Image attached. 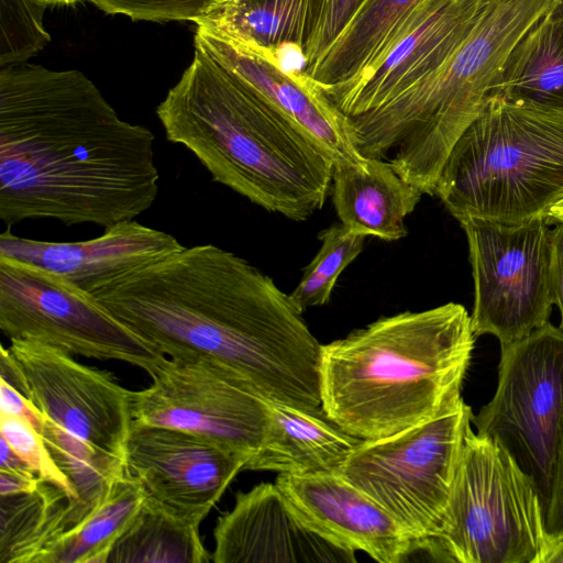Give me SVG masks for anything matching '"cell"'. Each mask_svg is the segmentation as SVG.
I'll return each instance as SVG.
<instances>
[{"instance_id":"cell-20","label":"cell","mask_w":563,"mask_h":563,"mask_svg":"<svg viewBox=\"0 0 563 563\" xmlns=\"http://www.w3.org/2000/svg\"><path fill=\"white\" fill-rule=\"evenodd\" d=\"M331 194L342 225L385 241L407 235L405 219L423 195L390 163L364 156L356 163L334 164Z\"/></svg>"},{"instance_id":"cell-40","label":"cell","mask_w":563,"mask_h":563,"mask_svg":"<svg viewBox=\"0 0 563 563\" xmlns=\"http://www.w3.org/2000/svg\"><path fill=\"white\" fill-rule=\"evenodd\" d=\"M549 223H563V199L551 207L547 217Z\"/></svg>"},{"instance_id":"cell-18","label":"cell","mask_w":563,"mask_h":563,"mask_svg":"<svg viewBox=\"0 0 563 563\" xmlns=\"http://www.w3.org/2000/svg\"><path fill=\"white\" fill-rule=\"evenodd\" d=\"M275 483L308 527L343 548L380 563H399L418 551L384 508L338 473H282Z\"/></svg>"},{"instance_id":"cell-3","label":"cell","mask_w":563,"mask_h":563,"mask_svg":"<svg viewBox=\"0 0 563 563\" xmlns=\"http://www.w3.org/2000/svg\"><path fill=\"white\" fill-rule=\"evenodd\" d=\"M156 113L166 139L190 151L213 181L294 221L323 207L333 161L202 49L195 47Z\"/></svg>"},{"instance_id":"cell-7","label":"cell","mask_w":563,"mask_h":563,"mask_svg":"<svg viewBox=\"0 0 563 563\" xmlns=\"http://www.w3.org/2000/svg\"><path fill=\"white\" fill-rule=\"evenodd\" d=\"M533 478L497 440L468 428L448 507L422 551L451 563H536L547 537Z\"/></svg>"},{"instance_id":"cell-34","label":"cell","mask_w":563,"mask_h":563,"mask_svg":"<svg viewBox=\"0 0 563 563\" xmlns=\"http://www.w3.org/2000/svg\"><path fill=\"white\" fill-rule=\"evenodd\" d=\"M544 519L548 532H563V430L553 466Z\"/></svg>"},{"instance_id":"cell-28","label":"cell","mask_w":563,"mask_h":563,"mask_svg":"<svg viewBox=\"0 0 563 563\" xmlns=\"http://www.w3.org/2000/svg\"><path fill=\"white\" fill-rule=\"evenodd\" d=\"M38 433L56 465L76 492L69 512L71 529L95 510L109 495L113 485L126 474L125 462L96 449L44 415Z\"/></svg>"},{"instance_id":"cell-10","label":"cell","mask_w":563,"mask_h":563,"mask_svg":"<svg viewBox=\"0 0 563 563\" xmlns=\"http://www.w3.org/2000/svg\"><path fill=\"white\" fill-rule=\"evenodd\" d=\"M476 432L501 443L533 478L545 509L563 430V330L550 322L500 346L493 398Z\"/></svg>"},{"instance_id":"cell-27","label":"cell","mask_w":563,"mask_h":563,"mask_svg":"<svg viewBox=\"0 0 563 563\" xmlns=\"http://www.w3.org/2000/svg\"><path fill=\"white\" fill-rule=\"evenodd\" d=\"M207 563L211 562L199 527L150 498L130 527L114 542L107 563Z\"/></svg>"},{"instance_id":"cell-22","label":"cell","mask_w":563,"mask_h":563,"mask_svg":"<svg viewBox=\"0 0 563 563\" xmlns=\"http://www.w3.org/2000/svg\"><path fill=\"white\" fill-rule=\"evenodd\" d=\"M325 4L327 0H218L195 23L221 38L278 57L282 64L285 51L305 64Z\"/></svg>"},{"instance_id":"cell-31","label":"cell","mask_w":563,"mask_h":563,"mask_svg":"<svg viewBox=\"0 0 563 563\" xmlns=\"http://www.w3.org/2000/svg\"><path fill=\"white\" fill-rule=\"evenodd\" d=\"M0 433L38 479L62 488L73 500L76 499L69 479L56 465L42 435L29 421L0 413Z\"/></svg>"},{"instance_id":"cell-8","label":"cell","mask_w":563,"mask_h":563,"mask_svg":"<svg viewBox=\"0 0 563 563\" xmlns=\"http://www.w3.org/2000/svg\"><path fill=\"white\" fill-rule=\"evenodd\" d=\"M473 415L461 397L428 421L362 440L338 474L384 508L422 551L448 507Z\"/></svg>"},{"instance_id":"cell-24","label":"cell","mask_w":563,"mask_h":563,"mask_svg":"<svg viewBox=\"0 0 563 563\" xmlns=\"http://www.w3.org/2000/svg\"><path fill=\"white\" fill-rule=\"evenodd\" d=\"M423 0H364L350 22L310 68L303 70L320 86L344 82L386 46L397 27Z\"/></svg>"},{"instance_id":"cell-42","label":"cell","mask_w":563,"mask_h":563,"mask_svg":"<svg viewBox=\"0 0 563 563\" xmlns=\"http://www.w3.org/2000/svg\"><path fill=\"white\" fill-rule=\"evenodd\" d=\"M42 5H68L77 2L92 1V0H34Z\"/></svg>"},{"instance_id":"cell-4","label":"cell","mask_w":563,"mask_h":563,"mask_svg":"<svg viewBox=\"0 0 563 563\" xmlns=\"http://www.w3.org/2000/svg\"><path fill=\"white\" fill-rule=\"evenodd\" d=\"M475 340L460 303L382 317L321 345V409L361 440L428 421L462 397Z\"/></svg>"},{"instance_id":"cell-6","label":"cell","mask_w":563,"mask_h":563,"mask_svg":"<svg viewBox=\"0 0 563 563\" xmlns=\"http://www.w3.org/2000/svg\"><path fill=\"white\" fill-rule=\"evenodd\" d=\"M435 196L459 221L547 219L563 199V113L487 98L452 147Z\"/></svg>"},{"instance_id":"cell-15","label":"cell","mask_w":563,"mask_h":563,"mask_svg":"<svg viewBox=\"0 0 563 563\" xmlns=\"http://www.w3.org/2000/svg\"><path fill=\"white\" fill-rule=\"evenodd\" d=\"M250 459L179 429L132 426L124 461L147 498L200 527Z\"/></svg>"},{"instance_id":"cell-2","label":"cell","mask_w":563,"mask_h":563,"mask_svg":"<svg viewBox=\"0 0 563 563\" xmlns=\"http://www.w3.org/2000/svg\"><path fill=\"white\" fill-rule=\"evenodd\" d=\"M91 295L167 357H203L268 400L321 408L322 344L290 295L230 251L184 246Z\"/></svg>"},{"instance_id":"cell-1","label":"cell","mask_w":563,"mask_h":563,"mask_svg":"<svg viewBox=\"0 0 563 563\" xmlns=\"http://www.w3.org/2000/svg\"><path fill=\"white\" fill-rule=\"evenodd\" d=\"M154 134L119 118L79 70L0 67V220L103 229L158 195Z\"/></svg>"},{"instance_id":"cell-9","label":"cell","mask_w":563,"mask_h":563,"mask_svg":"<svg viewBox=\"0 0 563 563\" xmlns=\"http://www.w3.org/2000/svg\"><path fill=\"white\" fill-rule=\"evenodd\" d=\"M0 329L10 340L125 362L150 375L167 357L118 321L91 294L51 271L3 256Z\"/></svg>"},{"instance_id":"cell-25","label":"cell","mask_w":563,"mask_h":563,"mask_svg":"<svg viewBox=\"0 0 563 563\" xmlns=\"http://www.w3.org/2000/svg\"><path fill=\"white\" fill-rule=\"evenodd\" d=\"M71 501L65 490L43 481L32 492L1 496L0 563H36L69 529Z\"/></svg>"},{"instance_id":"cell-39","label":"cell","mask_w":563,"mask_h":563,"mask_svg":"<svg viewBox=\"0 0 563 563\" xmlns=\"http://www.w3.org/2000/svg\"><path fill=\"white\" fill-rule=\"evenodd\" d=\"M0 470L36 477L29 465L12 450L3 438H1L0 445Z\"/></svg>"},{"instance_id":"cell-17","label":"cell","mask_w":563,"mask_h":563,"mask_svg":"<svg viewBox=\"0 0 563 563\" xmlns=\"http://www.w3.org/2000/svg\"><path fill=\"white\" fill-rule=\"evenodd\" d=\"M195 47L210 55L278 110L338 163L358 153L346 117L303 70H287L278 57L227 41L197 27Z\"/></svg>"},{"instance_id":"cell-12","label":"cell","mask_w":563,"mask_h":563,"mask_svg":"<svg viewBox=\"0 0 563 563\" xmlns=\"http://www.w3.org/2000/svg\"><path fill=\"white\" fill-rule=\"evenodd\" d=\"M152 384L132 390V426L179 429L251 457L268 424V399L228 367L203 357H166Z\"/></svg>"},{"instance_id":"cell-33","label":"cell","mask_w":563,"mask_h":563,"mask_svg":"<svg viewBox=\"0 0 563 563\" xmlns=\"http://www.w3.org/2000/svg\"><path fill=\"white\" fill-rule=\"evenodd\" d=\"M364 0H327L325 9L305 57V68H310L333 43L350 22Z\"/></svg>"},{"instance_id":"cell-41","label":"cell","mask_w":563,"mask_h":563,"mask_svg":"<svg viewBox=\"0 0 563 563\" xmlns=\"http://www.w3.org/2000/svg\"><path fill=\"white\" fill-rule=\"evenodd\" d=\"M547 13L555 19H563V0H553Z\"/></svg>"},{"instance_id":"cell-32","label":"cell","mask_w":563,"mask_h":563,"mask_svg":"<svg viewBox=\"0 0 563 563\" xmlns=\"http://www.w3.org/2000/svg\"><path fill=\"white\" fill-rule=\"evenodd\" d=\"M218 0H92L108 14L155 22L198 21Z\"/></svg>"},{"instance_id":"cell-11","label":"cell","mask_w":563,"mask_h":563,"mask_svg":"<svg viewBox=\"0 0 563 563\" xmlns=\"http://www.w3.org/2000/svg\"><path fill=\"white\" fill-rule=\"evenodd\" d=\"M468 243L474 280L472 328L501 345L521 340L549 322L553 305V230L548 219L501 223L459 221Z\"/></svg>"},{"instance_id":"cell-26","label":"cell","mask_w":563,"mask_h":563,"mask_svg":"<svg viewBox=\"0 0 563 563\" xmlns=\"http://www.w3.org/2000/svg\"><path fill=\"white\" fill-rule=\"evenodd\" d=\"M145 498L142 485L126 471L106 499L48 545L36 563H107L111 548L139 515Z\"/></svg>"},{"instance_id":"cell-5","label":"cell","mask_w":563,"mask_h":563,"mask_svg":"<svg viewBox=\"0 0 563 563\" xmlns=\"http://www.w3.org/2000/svg\"><path fill=\"white\" fill-rule=\"evenodd\" d=\"M553 0H492L457 51L435 71L358 117L380 156L408 178L438 181L457 139L482 110L489 86L521 36Z\"/></svg>"},{"instance_id":"cell-23","label":"cell","mask_w":563,"mask_h":563,"mask_svg":"<svg viewBox=\"0 0 563 563\" xmlns=\"http://www.w3.org/2000/svg\"><path fill=\"white\" fill-rule=\"evenodd\" d=\"M563 113V19L545 13L516 43L488 96Z\"/></svg>"},{"instance_id":"cell-29","label":"cell","mask_w":563,"mask_h":563,"mask_svg":"<svg viewBox=\"0 0 563 563\" xmlns=\"http://www.w3.org/2000/svg\"><path fill=\"white\" fill-rule=\"evenodd\" d=\"M318 239L319 251L289 294L300 312L329 302L339 276L361 254L366 236L352 233L340 223L320 231Z\"/></svg>"},{"instance_id":"cell-16","label":"cell","mask_w":563,"mask_h":563,"mask_svg":"<svg viewBox=\"0 0 563 563\" xmlns=\"http://www.w3.org/2000/svg\"><path fill=\"white\" fill-rule=\"evenodd\" d=\"M214 563H355V551L308 527L277 484L239 492L213 530Z\"/></svg>"},{"instance_id":"cell-37","label":"cell","mask_w":563,"mask_h":563,"mask_svg":"<svg viewBox=\"0 0 563 563\" xmlns=\"http://www.w3.org/2000/svg\"><path fill=\"white\" fill-rule=\"evenodd\" d=\"M41 479L21 473L0 470V496H11L34 490Z\"/></svg>"},{"instance_id":"cell-38","label":"cell","mask_w":563,"mask_h":563,"mask_svg":"<svg viewBox=\"0 0 563 563\" xmlns=\"http://www.w3.org/2000/svg\"><path fill=\"white\" fill-rule=\"evenodd\" d=\"M536 563H563V532H547Z\"/></svg>"},{"instance_id":"cell-30","label":"cell","mask_w":563,"mask_h":563,"mask_svg":"<svg viewBox=\"0 0 563 563\" xmlns=\"http://www.w3.org/2000/svg\"><path fill=\"white\" fill-rule=\"evenodd\" d=\"M45 8L34 0H0V67L25 63L47 45Z\"/></svg>"},{"instance_id":"cell-14","label":"cell","mask_w":563,"mask_h":563,"mask_svg":"<svg viewBox=\"0 0 563 563\" xmlns=\"http://www.w3.org/2000/svg\"><path fill=\"white\" fill-rule=\"evenodd\" d=\"M492 0H423L386 46L353 78L320 86L346 117L371 111L439 69L470 35Z\"/></svg>"},{"instance_id":"cell-36","label":"cell","mask_w":563,"mask_h":563,"mask_svg":"<svg viewBox=\"0 0 563 563\" xmlns=\"http://www.w3.org/2000/svg\"><path fill=\"white\" fill-rule=\"evenodd\" d=\"M553 303L561 314L560 328L563 330V223L553 229V253L551 266Z\"/></svg>"},{"instance_id":"cell-13","label":"cell","mask_w":563,"mask_h":563,"mask_svg":"<svg viewBox=\"0 0 563 563\" xmlns=\"http://www.w3.org/2000/svg\"><path fill=\"white\" fill-rule=\"evenodd\" d=\"M10 341L8 349L34 406L66 431L124 461L133 422L132 390L112 373L84 365L58 347Z\"/></svg>"},{"instance_id":"cell-19","label":"cell","mask_w":563,"mask_h":563,"mask_svg":"<svg viewBox=\"0 0 563 563\" xmlns=\"http://www.w3.org/2000/svg\"><path fill=\"white\" fill-rule=\"evenodd\" d=\"M183 247L172 234L135 220L78 242L24 239L8 230L0 235V256L51 271L89 294Z\"/></svg>"},{"instance_id":"cell-35","label":"cell","mask_w":563,"mask_h":563,"mask_svg":"<svg viewBox=\"0 0 563 563\" xmlns=\"http://www.w3.org/2000/svg\"><path fill=\"white\" fill-rule=\"evenodd\" d=\"M0 408L1 413L20 417L29 421L38 432L43 415L34 404L18 391L14 387L0 378Z\"/></svg>"},{"instance_id":"cell-21","label":"cell","mask_w":563,"mask_h":563,"mask_svg":"<svg viewBox=\"0 0 563 563\" xmlns=\"http://www.w3.org/2000/svg\"><path fill=\"white\" fill-rule=\"evenodd\" d=\"M268 424L260 450L244 470L279 474L339 473L362 441L331 421L322 411L268 401Z\"/></svg>"}]
</instances>
